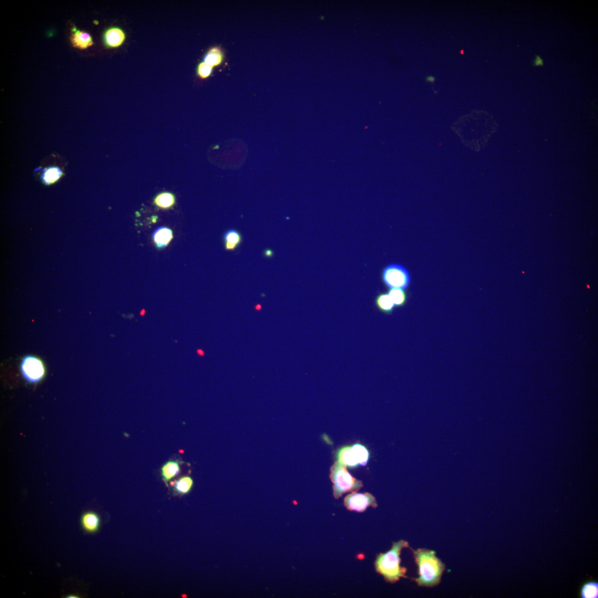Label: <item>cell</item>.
<instances>
[{
	"instance_id": "cell-1",
	"label": "cell",
	"mask_w": 598,
	"mask_h": 598,
	"mask_svg": "<svg viewBox=\"0 0 598 598\" xmlns=\"http://www.w3.org/2000/svg\"><path fill=\"white\" fill-rule=\"evenodd\" d=\"M496 128L490 118L478 119L474 113L462 117L453 125L452 129L466 147L479 152L487 146Z\"/></svg>"
},
{
	"instance_id": "cell-2",
	"label": "cell",
	"mask_w": 598,
	"mask_h": 598,
	"mask_svg": "<svg viewBox=\"0 0 598 598\" xmlns=\"http://www.w3.org/2000/svg\"><path fill=\"white\" fill-rule=\"evenodd\" d=\"M418 568L419 577L414 579L419 587L438 586L445 569L444 564L436 556L435 551L419 548L413 551Z\"/></svg>"
},
{
	"instance_id": "cell-3",
	"label": "cell",
	"mask_w": 598,
	"mask_h": 598,
	"mask_svg": "<svg viewBox=\"0 0 598 598\" xmlns=\"http://www.w3.org/2000/svg\"><path fill=\"white\" fill-rule=\"evenodd\" d=\"M409 548V543L400 540L393 543L391 550L385 554H380L376 558L375 567L378 573L382 575L389 582L395 583L401 578H405L406 569L400 566V556L402 549Z\"/></svg>"
},
{
	"instance_id": "cell-4",
	"label": "cell",
	"mask_w": 598,
	"mask_h": 598,
	"mask_svg": "<svg viewBox=\"0 0 598 598\" xmlns=\"http://www.w3.org/2000/svg\"><path fill=\"white\" fill-rule=\"evenodd\" d=\"M346 468L345 464L338 460L330 469L333 494L336 499H339L346 493L357 492L364 486L362 482L353 477Z\"/></svg>"
},
{
	"instance_id": "cell-5",
	"label": "cell",
	"mask_w": 598,
	"mask_h": 598,
	"mask_svg": "<svg viewBox=\"0 0 598 598\" xmlns=\"http://www.w3.org/2000/svg\"><path fill=\"white\" fill-rule=\"evenodd\" d=\"M384 285L389 289L408 288L411 282L410 272L401 265L392 264L386 267L381 274Z\"/></svg>"
},
{
	"instance_id": "cell-6",
	"label": "cell",
	"mask_w": 598,
	"mask_h": 598,
	"mask_svg": "<svg viewBox=\"0 0 598 598\" xmlns=\"http://www.w3.org/2000/svg\"><path fill=\"white\" fill-rule=\"evenodd\" d=\"M20 367L23 378L29 382L37 383L45 375V369L42 361L35 356L25 357L21 361Z\"/></svg>"
},
{
	"instance_id": "cell-7",
	"label": "cell",
	"mask_w": 598,
	"mask_h": 598,
	"mask_svg": "<svg viewBox=\"0 0 598 598\" xmlns=\"http://www.w3.org/2000/svg\"><path fill=\"white\" fill-rule=\"evenodd\" d=\"M344 505L348 510L358 512H363L370 507L373 508L377 507L375 497L367 492H352L345 497Z\"/></svg>"
},
{
	"instance_id": "cell-8",
	"label": "cell",
	"mask_w": 598,
	"mask_h": 598,
	"mask_svg": "<svg viewBox=\"0 0 598 598\" xmlns=\"http://www.w3.org/2000/svg\"><path fill=\"white\" fill-rule=\"evenodd\" d=\"M126 33L122 29L117 27L108 29L103 35L104 43L106 47L109 49L121 47L126 41Z\"/></svg>"
},
{
	"instance_id": "cell-9",
	"label": "cell",
	"mask_w": 598,
	"mask_h": 598,
	"mask_svg": "<svg viewBox=\"0 0 598 598\" xmlns=\"http://www.w3.org/2000/svg\"><path fill=\"white\" fill-rule=\"evenodd\" d=\"M226 53L220 45L212 46L209 48L203 58V61L211 66L219 67L226 61Z\"/></svg>"
},
{
	"instance_id": "cell-10",
	"label": "cell",
	"mask_w": 598,
	"mask_h": 598,
	"mask_svg": "<svg viewBox=\"0 0 598 598\" xmlns=\"http://www.w3.org/2000/svg\"><path fill=\"white\" fill-rule=\"evenodd\" d=\"M70 41L74 47L80 50L87 49L94 44L88 33L80 31L75 26L71 29Z\"/></svg>"
},
{
	"instance_id": "cell-11",
	"label": "cell",
	"mask_w": 598,
	"mask_h": 598,
	"mask_svg": "<svg viewBox=\"0 0 598 598\" xmlns=\"http://www.w3.org/2000/svg\"><path fill=\"white\" fill-rule=\"evenodd\" d=\"M81 524L83 529L87 533L94 534L101 527V518L96 512L88 511L85 512L81 517Z\"/></svg>"
},
{
	"instance_id": "cell-12",
	"label": "cell",
	"mask_w": 598,
	"mask_h": 598,
	"mask_svg": "<svg viewBox=\"0 0 598 598\" xmlns=\"http://www.w3.org/2000/svg\"><path fill=\"white\" fill-rule=\"evenodd\" d=\"M243 242L242 234L234 229L228 230L223 235V245L225 249L228 251H235Z\"/></svg>"
},
{
	"instance_id": "cell-13",
	"label": "cell",
	"mask_w": 598,
	"mask_h": 598,
	"mask_svg": "<svg viewBox=\"0 0 598 598\" xmlns=\"http://www.w3.org/2000/svg\"><path fill=\"white\" fill-rule=\"evenodd\" d=\"M174 237L173 232L166 227H162L155 230L153 239L156 247L158 249L166 247Z\"/></svg>"
},
{
	"instance_id": "cell-14",
	"label": "cell",
	"mask_w": 598,
	"mask_h": 598,
	"mask_svg": "<svg viewBox=\"0 0 598 598\" xmlns=\"http://www.w3.org/2000/svg\"><path fill=\"white\" fill-rule=\"evenodd\" d=\"M374 304L379 311L386 315H392L395 307L389 295L385 292L377 294L374 299Z\"/></svg>"
},
{
	"instance_id": "cell-15",
	"label": "cell",
	"mask_w": 598,
	"mask_h": 598,
	"mask_svg": "<svg viewBox=\"0 0 598 598\" xmlns=\"http://www.w3.org/2000/svg\"><path fill=\"white\" fill-rule=\"evenodd\" d=\"M337 458L338 461L343 462L348 467L354 468L359 465L352 446H345L340 449L337 453Z\"/></svg>"
},
{
	"instance_id": "cell-16",
	"label": "cell",
	"mask_w": 598,
	"mask_h": 598,
	"mask_svg": "<svg viewBox=\"0 0 598 598\" xmlns=\"http://www.w3.org/2000/svg\"><path fill=\"white\" fill-rule=\"evenodd\" d=\"M175 494L183 495L188 494L194 486L193 479L190 476H183L171 483Z\"/></svg>"
},
{
	"instance_id": "cell-17",
	"label": "cell",
	"mask_w": 598,
	"mask_h": 598,
	"mask_svg": "<svg viewBox=\"0 0 598 598\" xmlns=\"http://www.w3.org/2000/svg\"><path fill=\"white\" fill-rule=\"evenodd\" d=\"M180 462L169 461L162 466L161 474L163 481L168 484V482L178 475L180 472Z\"/></svg>"
},
{
	"instance_id": "cell-18",
	"label": "cell",
	"mask_w": 598,
	"mask_h": 598,
	"mask_svg": "<svg viewBox=\"0 0 598 598\" xmlns=\"http://www.w3.org/2000/svg\"><path fill=\"white\" fill-rule=\"evenodd\" d=\"M394 306L397 308L404 306L409 298V292L401 289H389L388 291Z\"/></svg>"
},
{
	"instance_id": "cell-19",
	"label": "cell",
	"mask_w": 598,
	"mask_h": 598,
	"mask_svg": "<svg viewBox=\"0 0 598 598\" xmlns=\"http://www.w3.org/2000/svg\"><path fill=\"white\" fill-rule=\"evenodd\" d=\"M62 175V171L60 168L53 166L42 170L41 177L45 185H50L60 180Z\"/></svg>"
},
{
	"instance_id": "cell-20",
	"label": "cell",
	"mask_w": 598,
	"mask_h": 598,
	"mask_svg": "<svg viewBox=\"0 0 598 598\" xmlns=\"http://www.w3.org/2000/svg\"><path fill=\"white\" fill-rule=\"evenodd\" d=\"M154 202L157 207L163 209H170L175 205V197L172 193H161L156 196Z\"/></svg>"
},
{
	"instance_id": "cell-21",
	"label": "cell",
	"mask_w": 598,
	"mask_h": 598,
	"mask_svg": "<svg viewBox=\"0 0 598 598\" xmlns=\"http://www.w3.org/2000/svg\"><path fill=\"white\" fill-rule=\"evenodd\" d=\"M352 448L355 453L359 465L365 466L369 460V452L365 446L360 444H354Z\"/></svg>"
},
{
	"instance_id": "cell-22",
	"label": "cell",
	"mask_w": 598,
	"mask_h": 598,
	"mask_svg": "<svg viewBox=\"0 0 598 598\" xmlns=\"http://www.w3.org/2000/svg\"><path fill=\"white\" fill-rule=\"evenodd\" d=\"M583 598H597L598 597V584L591 582L585 584L581 590Z\"/></svg>"
},
{
	"instance_id": "cell-23",
	"label": "cell",
	"mask_w": 598,
	"mask_h": 598,
	"mask_svg": "<svg viewBox=\"0 0 598 598\" xmlns=\"http://www.w3.org/2000/svg\"><path fill=\"white\" fill-rule=\"evenodd\" d=\"M214 68L205 62L202 61L197 65L196 69L197 76L201 80H207L211 77L213 73Z\"/></svg>"
},
{
	"instance_id": "cell-24",
	"label": "cell",
	"mask_w": 598,
	"mask_h": 598,
	"mask_svg": "<svg viewBox=\"0 0 598 598\" xmlns=\"http://www.w3.org/2000/svg\"><path fill=\"white\" fill-rule=\"evenodd\" d=\"M264 257L266 258H272L274 257V252L272 249L267 248L264 252Z\"/></svg>"
},
{
	"instance_id": "cell-25",
	"label": "cell",
	"mask_w": 598,
	"mask_h": 598,
	"mask_svg": "<svg viewBox=\"0 0 598 598\" xmlns=\"http://www.w3.org/2000/svg\"><path fill=\"white\" fill-rule=\"evenodd\" d=\"M543 64L544 63L542 59L540 56H536L535 60L534 62V65L535 66H541V65H543Z\"/></svg>"
},
{
	"instance_id": "cell-26",
	"label": "cell",
	"mask_w": 598,
	"mask_h": 598,
	"mask_svg": "<svg viewBox=\"0 0 598 598\" xmlns=\"http://www.w3.org/2000/svg\"><path fill=\"white\" fill-rule=\"evenodd\" d=\"M435 80H436L435 78L433 77L432 76L427 77V78H426V81L428 82L429 83H433V82H435Z\"/></svg>"
},
{
	"instance_id": "cell-27",
	"label": "cell",
	"mask_w": 598,
	"mask_h": 598,
	"mask_svg": "<svg viewBox=\"0 0 598 598\" xmlns=\"http://www.w3.org/2000/svg\"><path fill=\"white\" fill-rule=\"evenodd\" d=\"M197 352H198V353L201 356L204 355V352H203L201 350H199L198 351H197Z\"/></svg>"
},
{
	"instance_id": "cell-28",
	"label": "cell",
	"mask_w": 598,
	"mask_h": 598,
	"mask_svg": "<svg viewBox=\"0 0 598 598\" xmlns=\"http://www.w3.org/2000/svg\"><path fill=\"white\" fill-rule=\"evenodd\" d=\"M261 308V307L260 305H257V306H256V309L258 310H260Z\"/></svg>"
}]
</instances>
